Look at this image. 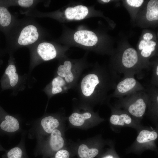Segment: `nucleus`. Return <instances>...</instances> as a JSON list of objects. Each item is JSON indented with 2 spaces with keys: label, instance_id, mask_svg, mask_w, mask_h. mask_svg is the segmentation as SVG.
I'll use <instances>...</instances> for the list:
<instances>
[{
  "label": "nucleus",
  "instance_id": "obj_1",
  "mask_svg": "<svg viewBox=\"0 0 158 158\" xmlns=\"http://www.w3.org/2000/svg\"><path fill=\"white\" fill-rule=\"evenodd\" d=\"M148 100L146 91H138L118 98L113 105L125 110L141 123L147 111Z\"/></svg>",
  "mask_w": 158,
  "mask_h": 158
},
{
  "label": "nucleus",
  "instance_id": "obj_24",
  "mask_svg": "<svg viewBox=\"0 0 158 158\" xmlns=\"http://www.w3.org/2000/svg\"><path fill=\"white\" fill-rule=\"evenodd\" d=\"M152 67V73L150 80L151 85L158 88V65L157 63L154 64Z\"/></svg>",
  "mask_w": 158,
  "mask_h": 158
},
{
  "label": "nucleus",
  "instance_id": "obj_26",
  "mask_svg": "<svg viewBox=\"0 0 158 158\" xmlns=\"http://www.w3.org/2000/svg\"><path fill=\"white\" fill-rule=\"evenodd\" d=\"M128 4L130 6L134 7H139L143 4V0H127Z\"/></svg>",
  "mask_w": 158,
  "mask_h": 158
},
{
  "label": "nucleus",
  "instance_id": "obj_14",
  "mask_svg": "<svg viewBox=\"0 0 158 158\" xmlns=\"http://www.w3.org/2000/svg\"><path fill=\"white\" fill-rule=\"evenodd\" d=\"M74 38L76 42L87 46H93L98 41V38L95 34L88 30H81L76 32Z\"/></svg>",
  "mask_w": 158,
  "mask_h": 158
},
{
  "label": "nucleus",
  "instance_id": "obj_7",
  "mask_svg": "<svg viewBox=\"0 0 158 158\" xmlns=\"http://www.w3.org/2000/svg\"><path fill=\"white\" fill-rule=\"evenodd\" d=\"M134 76L124 75L117 83L110 97L118 99L135 92L146 91V88L135 78Z\"/></svg>",
  "mask_w": 158,
  "mask_h": 158
},
{
  "label": "nucleus",
  "instance_id": "obj_22",
  "mask_svg": "<svg viewBox=\"0 0 158 158\" xmlns=\"http://www.w3.org/2000/svg\"><path fill=\"white\" fill-rule=\"evenodd\" d=\"M11 19V15L6 8L0 6V24L3 27L9 25Z\"/></svg>",
  "mask_w": 158,
  "mask_h": 158
},
{
  "label": "nucleus",
  "instance_id": "obj_10",
  "mask_svg": "<svg viewBox=\"0 0 158 158\" xmlns=\"http://www.w3.org/2000/svg\"><path fill=\"white\" fill-rule=\"evenodd\" d=\"M148 100L145 114L156 126H158V89L150 85L146 88Z\"/></svg>",
  "mask_w": 158,
  "mask_h": 158
},
{
  "label": "nucleus",
  "instance_id": "obj_13",
  "mask_svg": "<svg viewBox=\"0 0 158 158\" xmlns=\"http://www.w3.org/2000/svg\"><path fill=\"white\" fill-rule=\"evenodd\" d=\"M39 34L36 27L29 25L25 27L21 31L18 40V44L26 45L32 44L38 39Z\"/></svg>",
  "mask_w": 158,
  "mask_h": 158
},
{
  "label": "nucleus",
  "instance_id": "obj_2",
  "mask_svg": "<svg viewBox=\"0 0 158 158\" xmlns=\"http://www.w3.org/2000/svg\"><path fill=\"white\" fill-rule=\"evenodd\" d=\"M140 62L136 51L133 48H128L123 51L118 63L112 69L117 73H122L124 75H137L141 78L143 68Z\"/></svg>",
  "mask_w": 158,
  "mask_h": 158
},
{
  "label": "nucleus",
  "instance_id": "obj_28",
  "mask_svg": "<svg viewBox=\"0 0 158 158\" xmlns=\"http://www.w3.org/2000/svg\"><path fill=\"white\" fill-rule=\"evenodd\" d=\"M153 35L150 33L145 34L143 36L144 40L145 41H149L153 38Z\"/></svg>",
  "mask_w": 158,
  "mask_h": 158
},
{
  "label": "nucleus",
  "instance_id": "obj_5",
  "mask_svg": "<svg viewBox=\"0 0 158 158\" xmlns=\"http://www.w3.org/2000/svg\"><path fill=\"white\" fill-rule=\"evenodd\" d=\"M111 110L109 119L110 126L113 131L117 132L123 127H128L135 129L137 132L143 127L141 123L125 110L109 104Z\"/></svg>",
  "mask_w": 158,
  "mask_h": 158
},
{
  "label": "nucleus",
  "instance_id": "obj_17",
  "mask_svg": "<svg viewBox=\"0 0 158 158\" xmlns=\"http://www.w3.org/2000/svg\"><path fill=\"white\" fill-rule=\"evenodd\" d=\"M37 51L40 56L45 61L53 59L56 55L54 46L49 43L43 42L40 44L38 46Z\"/></svg>",
  "mask_w": 158,
  "mask_h": 158
},
{
  "label": "nucleus",
  "instance_id": "obj_27",
  "mask_svg": "<svg viewBox=\"0 0 158 158\" xmlns=\"http://www.w3.org/2000/svg\"><path fill=\"white\" fill-rule=\"evenodd\" d=\"M19 5L24 7H28L31 6L33 2L31 0H19L18 1Z\"/></svg>",
  "mask_w": 158,
  "mask_h": 158
},
{
  "label": "nucleus",
  "instance_id": "obj_3",
  "mask_svg": "<svg viewBox=\"0 0 158 158\" xmlns=\"http://www.w3.org/2000/svg\"><path fill=\"white\" fill-rule=\"evenodd\" d=\"M65 140L60 127L54 130L49 135L37 140L34 155L43 154L44 157L55 153L62 149L65 145Z\"/></svg>",
  "mask_w": 158,
  "mask_h": 158
},
{
  "label": "nucleus",
  "instance_id": "obj_25",
  "mask_svg": "<svg viewBox=\"0 0 158 158\" xmlns=\"http://www.w3.org/2000/svg\"><path fill=\"white\" fill-rule=\"evenodd\" d=\"M70 156V154L68 151L62 148L55 153L54 158H69Z\"/></svg>",
  "mask_w": 158,
  "mask_h": 158
},
{
  "label": "nucleus",
  "instance_id": "obj_19",
  "mask_svg": "<svg viewBox=\"0 0 158 158\" xmlns=\"http://www.w3.org/2000/svg\"><path fill=\"white\" fill-rule=\"evenodd\" d=\"M72 67L70 61H65L63 65H60L58 69L57 74L61 78L65 77L66 81L68 83L72 82L73 79V75L71 71Z\"/></svg>",
  "mask_w": 158,
  "mask_h": 158
},
{
  "label": "nucleus",
  "instance_id": "obj_20",
  "mask_svg": "<svg viewBox=\"0 0 158 158\" xmlns=\"http://www.w3.org/2000/svg\"><path fill=\"white\" fill-rule=\"evenodd\" d=\"M146 17L149 21L158 19V1L151 0L147 5Z\"/></svg>",
  "mask_w": 158,
  "mask_h": 158
},
{
  "label": "nucleus",
  "instance_id": "obj_15",
  "mask_svg": "<svg viewBox=\"0 0 158 158\" xmlns=\"http://www.w3.org/2000/svg\"><path fill=\"white\" fill-rule=\"evenodd\" d=\"M26 134V131L23 132L20 142L17 145L6 152L5 156L6 158H29L27 155L25 147Z\"/></svg>",
  "mask_w": 158,
  "mask_h": 158
},
{
  "label": "nucleus",
  "instance_id": "obj_21",
  "mask_svg": "<svg viewBox=\"0 0 158 158\" xmlns=\"http://www.w3.org/2000/svg\"><path fill=\"white\" fill-rule=\"evenodd\" d=\"M16 71V67L13 65H9L5 71V73L9 77L10 83L12 87L15 86L18 80V76Z\"/></svg>",
  "mask_w": 158,
  "mask_h": 158
},
{
  "label": "nucleus",
  "instance_id": "obj_23",
  "mask_svg": "<svg viewBox=\"0 0 158 158\" xmlns=\"http://www.w3.org/2000/svg\"><path fill=\"white\" fill-rule=\"evenodd\" d=\"M65 84L64 80L60 76H58L55 78L52 83V93L55 94L61 92L62 90L61 87L64 85Z\"/></svg>",
  "mask_w": 158,
  "mask_h": 158
},
{
  "label": "nucleus",
  "instance_id": "obj_4",
  "mask_svg": "<svg viewBox=\"0 0 158 158\" xmlns=\"http://www.w3.org/2000/svg\"><path fill=\"white\" fill-rule=\"evenodd\" d=\"M61 122L58 117L51 115L33 121L28 131V137L31 139L36 138L37 140L43 138L60 127Z\"/></svg>",
  "mask_w": 158,
  "mask_h": 158
},
{
  "label": "nucleus",
  "instance_id": "obj_29",
  "mask_svg": "<svg viewBox=\"0 0 158 158\" xmlns=\"http://www.w3.org/2000/svg\"><path fill=\"white\" fill-rule=\"evenodd\" d=\"M101 158H118L113 155V154H109L106 155Z\"/></svg>",
  "mask_w": 158,
  "mask_h": 158
},
{
  "label": "nucleus",
  "instance_id": "obj_12",
  "mask_svg": "<svg viewBox=\"0 0 158 158\" xmlns=\"http://www.w3.org/2000/svg\"><path fill=\"white\" fill-rule=\"evenodd\" d=\"M0 130L13 135L22 130L21 121L18 118L8 114L0 116Z\"/></svg>",
  "mask_w": 158,
  "mask_h": 158
},
{
  "label": "nucleus",
  "instance_id": "obj_6",
  "mask_svg": "<svg viewBox=\"0 0 158 158\" xmlns=\"http://www.w3.org/2000/svg\"><path fill=\"white\" fill-rule=\"evenodd\" d=\"M158 129V127L154 128L144 126L137 132L136 138L129 148L138 150L156 149Z\"/></svg>",
  "mask_w": 158,
  "mask_h": 158
},
{
  "label": "nucleus",
  "instance_id": "obj_16",
  "mask_svg": "<svg viewBox=\"0 0 158 158\" xmlns=\"http://www.w3.org/2000/svg\"><path fill=\"white\" fill-rule=\"evenodd\" d=\"M88 13L87 8L82 5L77 6L74 7H68L65 11L66 17L69 20L83 19L87 16Z\"/></svg>",
  "mask_w": 158,
  "mask_h": 158
},
{
  "label": "nucleus",
  "instance_id": "obj_11",
  "mask_svg": "<svg viewBox=\"0 0 158 158\" xmlns=\"http://www.w3.org/2000/svg\"><path fill=\"white\" fill-rule=\"evenodd\" d=\"M114 71L111 75L103 80L96 73L89 74L85 76L82 80L81 83V89L83 94L87 97H89L93 94L97 87L100 86L101 84L114 81H117L118 79H114L109 80L102 83L101 82L114 74Z\"/></svg>",
  "mask_w": 158,
  "mask_h": 158
},
{
  "label": "nucleus",
  "instance_id": "obj_30",
  "mask_svg": "<svg viewBox=\"0 0 158 158\" xmlns=\"http://www.w3.org/2000/svg\"><path fill=\"white\" fill-rule=\"evenodd\" d=\"M101 1L104 2H108L110 1V0H102Z\"/></svg>",
  "mask_w": 158,
  "mask_h": 158
},
{
  "label": "nucleus",
  "instance_id": "obj_8",
  "mask_svg": "<svg viewBox=\"0 0 158 158\" xmlns=\"http://www.w3.org/2000/svg\"><path fill=\"white\" fill-rule=\"evenodd\" d=\"M111 140H104L101 136H96L87 143H82L78 149V156L80 158H94L98 155L100 150L105 145H108Z\"/></svg>",
  "mask_w": 158,
  "mask_h": 158
},
{
  "label": "nucleus",
  "instance_id": "obj_9",
  "mask_svg": "<svg viewBox=\"0 0 158 158\" xmlns=\"http://www.w3.org/2000/svg\"><path fill=\"white\" fill-rule=\"evenodd\" d=\"M68 121L70 124L74 127H81L87 125L88 127H92L98 125L104 120L96 114L88 112L82 114L73 113L69 116Z\"/></svg>",
  "mask_w": 158,
  "mask_h": 158
},
{
  "label": "nucleus",
  "instance_id": "obj_18",
  "mask_svg": "<svg viewBox=\"0 0 158 158\" xmlns=\"http://www.w3.org/2000/svg\"><path fill=\"white\" fill-rule=\"evenodd\" d=\"M156 43L152 41L141 40L139 44L138 49L141 50L140 54L143 58L147 59L150 57L155 50Z\"/></svg>",
  "mask_w": 158,
  "mask_h": 158
}]
</instances>
